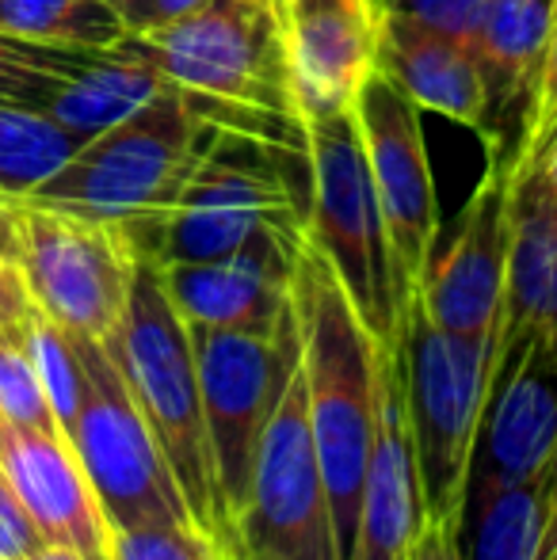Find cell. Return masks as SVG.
<instances>
[{"mask_svg": "<svg viewBox=\"0 0 557 560\" xmlns=\"http://www.w3.org/2000/svg\"><path fill=\"white\" fill-rule=\"evenodd\" d=\"M290 310L298 328V366L305 385V416L325 472L340 560L351 557L374 435L379 397V339L359 320L340 279L310 236H302L290 271Z\"/></svg>", "mask_w": 557, "mask_h": 560, "instance_id": "1", "label": "cell"}, {"mask_svg": "<svg viewBox=\"0 0 557 560\" xmlns=\"http://www.w3.org/2000/svg\"><path fill=\"white\" fill-rule=\"evenodd\" d=\"M210 133L214 122L192 92L169 84L135 115L84 141L27 202L123 229L138 256L149 259L156 229L176 207Z\"/></svg>", "mask_w": 557, "mask_h": 560, "instance_id": "2", "label": "cell"}, {"mask_svg": "<svg viewBox=\"0 0 557 560\" xmlns=\"http://www.w3.org/2000/svg\"><path fill=\"white\" fill-rule=\"evenodd\" d=\"M104 343L119 362L199 530L214 534L218 541L233 538L230 518L218 500L192 336L176 305L164 294L161 267L153 259L138 256L127 310H123L119 328Z\"/></svg>", "mask_w": 557, "mask_h": 560, "instance_id": "3", "label": "cell"}, {"mask_svg": "<svg viewBox=\"0 0 557 560\" xmlns=\"http://www.w3.org/2000/svg\"><path fill=\"white\" fill-rule=\"evenodd\" d=\"M305 149L282 145L248 130L218 126L179 191L172 214L153 236V264H195L237 252L260 233H305L294 187V161Z\"/></svg>", "mask_w": 557, "mask_h": 560, "instance_id": "4", "label": "cell"}, {"mask_svg": "<svg viewBox=\"0 0 557 560\" xmlns=\"http://www.w3.org/2000/svg\"><path fill=\"white\" fill-rule=\"evenodd\" d=\"M305 168H310L305 236L328 259L379 347L397 351L402 302L394 287V256L351 107L305 122Z\"/></svg>", "mask_w": 557, "mask_h": 560, "instance_id": "5", "label": "cell"}, {"mask_svg": "<svg viewBox=\"0 0 557 560\" xmlns=\"http://www.w3.org/2000/svg\"><path fill=\"white\" fill-rule=\"evenodd\" d=\"M115 50L153 66L176 89L210 104L298 118L287 35L271 0H207L149 31H127Z\"/></svg>", "mask_w": 557, "mask_h": 560, "instance_id": "6", "label": "cell"}, {"mask_svg": "<svg viewBox=\"0 0 557 560\" xmlns=\"http://www.w3.org/2000/svg\"><path fill=\"white\" fill-rule=\"evenodd\" d=\"M397 362H402L405 416L420 469L423 508L428 518L459 530L469 462L489 393L492 343L443 332L423 317L417 298H409L402 313Z\"/></svg>", "mask_w": 557, "mask_h": 560, "instance_id": "7", "label": "cell"}, {"mask_svg": "<svg viewBox=\"0 0 557 560\" xmlns=\"http://www.w3.org/2000/svg\"><path fill=\"white\" fill-rule=\"evenodd\" d=\"M73 339L81 351L84 389L69 443L81 457V469L96 492L107 526L112 530L156 523L199 526L107 343L89 336Z\"/></svg>", "mask_w": 557, "mask_h": 560, "instance_id": "8", "label": "cell"}, {"mask_svg": "<svg viewBox=\"0 0 557 560\" xmlns=\"http://www.w3.org/2000/svg\"><path fill=\"white\" fill-rule=\"evenodd\" d=\"M12 207L15 271L31 305L69 336L112 339L138 264L127 233L27 199H12Z\"/></svg>", "mask_w": 557, "mask_h": 560, "instance_id": "9", "label": "cell"}, {"mask_svg": "<svg viewBox=\"0 0 557 560\" xmlns=\"http://www.w3.org/2000/svg\"><path fill=\"white\" fill-rule=\"evenodd\" d=\"M233 541L248 560H340L325 472L305 416L302 366H290L256 446Z\"/></svg>", "mask_w": 557, "mask_h": 560, "instance_id": "10", "label": "cell"}, {"mask_svg": "<svg viewBox=\"0 0 557 560\" xmlns=\"http://www.w3.org/2000/svg\"><path fill=\"white\" fill-rule=\"evenodd\" d=\"M187 336H192L195 370H199V397L202 416H207L218 500H222L233 530L245 511L264 423L279 397L282 377L298 359L294 310H287L276 336L230 332V328L207 325H187Z\"/></svg>", "mask_w": 557, "mask_h": 560, "instance_id": "11", "label": "cell"}, {"mask_svg": "<svg viewBox=\"0 0 557 560\" xmlns=\"http://www.w3.org/2000/svg\"><path fill=\"white\" fill-rule=\"evenodd\" d=\"M351 112H356L367 168H371L382 218H386L394 287L405 313V302L417 290L431 248L439 241L436 179H431L428 145H423L420 130V107L386 73L374 69L359 89Z\"/></svg>", "mask_w": 557, "mask_h": 560, "instance_id": "12", "label": "cell"}, {"mask_svg": "<svg viewBox=\"0 0 557 560\" xmlns=\"http://www.w3.org/2000/svg\"><path fill=\"white\" fill-rule=\"evenodd\" d=\"M508 202L512 164H500V141H489V164L462 210L459 229L443 244L436 241L413 290L423 317L443 332L474 343H497L508 264Z\"/></svg>", "mask_w": 557, "mask_h": 560, "instance_id": "13", "label": "cell"}, {"mask_svg": "<svg viewBox=\"0 0 557 560\" xmlns=\"http://www.w3.org/2000/svg\"><path fill=\"white\" fill-rule=\"evenodd\" d=\"M557 450V339L492 354L469 485H508L550 469Z\"/></svg>", "mask_w": 557, "mask_h": 560, "instance_id": "14", "label": "cell"}, {"mask_svg": "<svg viewBox=\"0 0 557 560\" xmlns=\"http://www.w3.org/2000/svg\"><path fill=\"white\" fill-rule=\"evenodd\" d=\"M302 236L260 233L230 256L156 264L164 294L184 325L276 336L290 310V271Z\"/></svg>", "mask_w": 557, "mask_h": 560, "instance_id": "15", "label": "cell"}, {"mask_svg": "<svg viewBox=\"0 0 557 560\" xmlns=\"http://www.w3.org/2000/svg\"><path fill=\"white\" fill-rule=\"evenodd\" d=\"M428 508L420 492V469L413 454L409 416L402 393L397 351L379 354V397H374V435L359 492L356 541L348 560H409Z\"/></svg>", "mask_w": 557, "mask_h": 560, "instance_id": "16", "label": "cell"}, {"mask_svg": "<svg viewBox=\"0 0 557 560\" xmlns=\"http://www.w3.org/2000/svg\"><path fill=\"white\" fill-rule=\"evenodd\" d=\"M382 8V0H287L282 35L302 122L356 104L374 73Z\"/></svg>", "mask_w": 557, "mask_h": 560, "instance_id": "17", "label": "cell"}, {"mask_svg": "<svg viewBox=\"0 0 557 560\" xmlns=\"http://www.w3.org/2000/svg\"><path fill=\"white\" fill-rule=\"evenodd\" d=\"M527 339H557V187L546 176L543 149L512 161L504 298L492 354Z\"/></svg>", "mask_w": 557, "mask_h": 560, "instance_id": "18", "label": "cell"}, {"mask_svg": "<svg viewBox=\"0 0 557 560\" xmlns=\"http://www.w3.org/2000/svg\"><path fill=\"white\" fill-rule=\"evenodd\" d=\"M0 472L27 508L43 541L69 546L89 560H112V526L61 431L0 420Z\"/></svg>", "mask_w": 557, "mask_h": 560, "instance_id": "19", "label": "cell"}, {"mask_svg": "<svg viewBox=\"0 0 557 560\" xmlns=\"http://www.w3.org/2000/svg\"><path fill=\"white\" fill-rule=\"evenodd\" d=\"M374 69L386 73L417 107L485 130V81L474 50L409 20L390 4L379 15Z\"/></svg>", "mask_w": 557, "mask_h": 560, "instance_id": "20", "label": "cell"}, {"mask_svg": "<svg viewBox=\"0 0 557 560\" xmlns=\"http://www.w3.org/2000/svg\"><path fill=\"white\" fill-rule=\"evenodd\" d=\"M557 20V0H489L474 58L485 81V118L492 107L535 96L543 54Z\"/></svg>", "mask_w": 557, "mask_h": 560, "instance_id": "21", "label": "cell"}, {"mask_svg": "<svg viewBox=\"0 0 557 560\" xmlns=\"http://www.w3.org/2000/svg\"><path fill=\"white\" fill-rule=\"evenodd\" d=\"M546 472L508 485L466 488L459 541L466 560H543L546 546Z\"/></svg>", "mask_w": 557, "mask_h": 560, "instance_id": "22", "label": "cell"}, {"mask_svg": "<svg viewBox=\"0 0 557 560\" xmlns=\"http://www.w3.org/2000/svg\"><path fill=\"white\" fill-rule=\"evenodd\" d=\"M164 89H169V81L153 66L107 46V50L92 54V61L81 73L69 77L66 89L50 100L43 115L84 133V138H96L107 126L123 122L153 96H161Z\"/></svg>", "mask_w": 557, "mask_h": 560, "instance_id": "23", "label": "cell"}, {"mask_svg": "<svg viewBox=\"0 0 557 560\" xmlns=\"http://www.w3.org/2000/svg\"><path fill=\"white\" fill-rule=\"evenodd\" d=\"M84 141L50 115L0 104V199H27Z\"/></svg>", "mask_w": 557, "mask_h": 560, "instance_id": "24", "label": "cell"}, {"mask_svg": "<svg viewBox=\"0 0 557 560\" xmlns=\"http://www.w3.org/2000/svg\"><path fill=\"white\" fill-rule=\"evenodd\" d=\"M0 31L35 43L107 50L127 35V23L104 0H0Z\"/></svg>", "mask_w": 557, "mask_h": 560, "instance_id": "25", "label": "cell"}, {"mask_svg": "<svg viewBox=\"0 0 557 560\" xmlns=\"http://www.w3.org/2000/svg\"><path fill=\"white\" fill-rule=\"evenodd\" d=\"M92 54L96 50H84V46L35 43V38L0 31V104L43 115L69 77L89 66Z\"/></svg>", "mask_w": 557, "mask_h": 560, "instance_id": "26", "label": "cell"}, {"mask_svg": "<svg viewBox=\"0 0 557 560\" xmlns=\"http://www.w3.org/2000/svg\"><path fill=\"white\" fill-rule=\"evenodd\" d=\"M27 317L31 305L23 313H0V420H12L20 428L61 431L38 382L35 359H31Z\"/></svg>", "mask_w": 557, "mask_h": 560, "instance_id": "27", "label": "cell"}, {"mask_svg": "<svg viewBox=\"0 0 557 560\" xmlns=\"http://www.w3.org/2000/svg\"><path fill=\"white\" fill-rule=\"evenodd\" d=\"M27 343L38 370V382H43V393L50 400L54 420H58L61 435L69 439V428L77 420V405H81V389H84V366H81V351H77V339L66 328L54 325V320H46L31 305Z\"/></svg>", "mask_w": 557, "mask_h": 560, "instance_id": "28", "label": "cell"}, {"mask_svg": "<svg viewBox=\"0 0 557 560\" xmlns=\"http://www.w3.org/2000/svg\"><path fill=\"white\" fill-rule=\"evenodd\" d=\"M112 560H225V549L199 526L156 523L112 530Z\"/></svg>", "mask_w": 557, "mask_h": 560, "instance_id": "29", "label": "cell"}, {"mask_svg": "<svg viewBox=\"0 0 557 560\" xmlns=\"http://www.w3.org/2000/svg\"><path fill=\"white\" fill-rule=\"evenodd\" d=\"M390 8H397V12L409 15V20H417L423 27L439 31V35L454 38V43H462L466 50H474L489 0H397V4H390Z\"/></svg>", "mask_w": 557, "mask_h": 560, "instance_id": "30", "label": "cell"}, {"mask_svg": "<svg viewBox=\"0 0 557 560\" xmlns=\"http://www.w3.org/2000/svg\"><path fill=\"white\" fill-rule=\"evenodd\" d=\"M554 130H557V20H554L550 43H546V54H543V69H538L535 96H531V107H527L523 145H520V153H515V156L538 153V149L554 138Z\"/></svg>", "mask_w": 557, "mask_h": 560, "instance_id": "31", "label": "cell"}, {"mask_svg": "<svg viewBox=\"0 0 557 560\" xmlns=\"http://www.w3.org/2000/svg\"><path fill=\"white\" fill-rule=\"evenodd\" d=\"M38 546H43V534L0 472V560H27Z\"/></svg>", "mask_w": 557, "mask_h": 560, "instance_id": "32", "label": "cell"}, {"mask_svg": "<svg viewBox=\"0 0 557 560\" xmlns=\"http://www.w3.org/2000/svg\"><path fill=\"white\" fill-rule=\"evenodd\" d=\"M409 560H466L462 553V541H459V530L446 523H436V518H428L417 538V546H413Z\"/></svg>", "mask_w": 557, "mask_h": 560, "instance_id": "33", "label": "cell"}, {"mask_svg": "<svg viewBox=\"0 0 557 560\" xmlns=\"http://www.w3.org/2000/svg\"><path fill=\"white\" fill-rule=\"evenodd\" d=\"M199 4H207V0H146L135 20V27L130 31H149V27H161V23H172L179 20V15L195 12Z\"/></svg>", "mask_w": 557, "mask_h": 560, "instance_id": "34", "label": "cell"}, {"mask_svg": "<svg viewBox=\"0 0 557 560\" xmlns=\"http://www.w3.org/2000/svg\"><path fill=\"white\" fill-rule=\"evenodd\" d=\"M15 264V207L12 199H0V267Z\"/></svg>", "mask_w": 557, "mask_h": 560, "instance_id": "35", "label": "cell"}, {"mask_svg": "<svg viewBox=\"0 0 557 560\" xmlns=\"http://www.w3.org/2000/svg\"><path fill=\"white\" fill-rule=\"evenodd\" d=\"M546 492H550V511H546V546H543V560L550 557V549L557 546V450H554L550 469H546Z\"/></svg>", "mask_w": 557, "mask_h": 560, "instance_id": "36", "label": "cell"}, {"mask_svg": "<svg viewBox=\"0 0 557 560\" xmlns=\"http://www.w3.org/2000/svg\"><path fill=\"white\" fill-rule=\"evenodd\" d=\"M27 560H89V557L77 553V549H69V546H54V541H43V546H38Z\"/></svg>", "mask_w": 557, "mask_h": 560, "instance_id": "37", "label": "cell"}, {"mask_svg": "<svg viewBox=\"0 0 557 560\" xmlns=\"http://www.w3.org/2000/svg\"><path fill=\"white\" fill-rule=\"evenodd\" d=\"M107 8H112L115 15H119L123 23H127V31L135 27V20H138V12H141V4H146V0H104Z\"/></svg>", "mask_w": 557, "mask_h": 560, "instance_id": "38", "label": "cell"}, {"mask_svg": "<svg viewBox=\"0 0 557 560\" xmlns=\"http://www.w3.org/2000/svg\"><path fill=\"white\" fill-rule=\"evenodd\" d=\"M222 549H225V560H248L245 553H241V546H237L233 538H225V541H222Z\"/></svg>", "mask_w": 557, "mask_h": 560, "instance_id": "39", "label": "cell"}, {"mask_svg": "<svg viewBox=\"0 0 557 560\" xmlns=\"http://www.w3.org/2000/svg\"><path fill=\"white\" fill-rule=\"evenodd\" d=\"M271 8H276V15H279V23H282V8H287V0H271Z\"/></svg>", "mask_w": 557, "mask_h": 560, "instance_id": "40", "label": "cell"}, {"mask_svg": "<svg viewBox=\"0 0 557 560\" xmlns=\"http://www.w3.org/2000/svg\"><path fill=\"white\" fill-rule=\"evenodd\" d=\"M546 560H557V546L550 549V557H546Z\"/></svg>", "mask_w": 557, "mask_h": 560, "instance_id": "41", "label": "cell"}, {"mask_svg": "<svg viewBox=\"0 0 557 560\" xmlns=\"http://www.w3.org/2000/svg\"><path fill=\"white\" fill-rule=\"evenodd\" d=\"M4 267H12V264H4ZM4 267H0V271H4Z\"/></svg>", "mask_w": 557, "mask_h": 560, "instance_id": "42", "label": "cell"}]
</instances>
